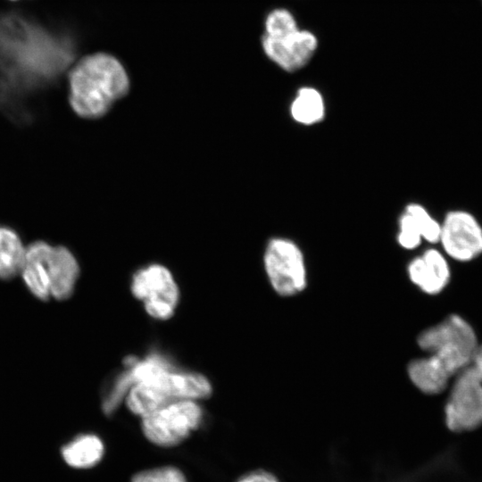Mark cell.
Segmentation results:
<instances>
[{
    "label": "cell",
    "instance_id": "obj_11",
    "mask_svg": "<svg viewBox=\"0 0 482 482\" xmlns=\"http://www.w3.org/2000/svg\"><path fill=\"white\" fill-rule=\"evenodd\" d=\"M411 281L424 293H440L450 279V268L445 257L436 249H427L412 259L407 268Z\"/></svg>",
    "mask_w": 482,
    "mask_h": 482
},
{
    "label": "cell",
    "instance_id": "obj_6",
    "mask_svg": "<svg viewBox=\"0 0 482 482\" xmlns=\"http://www.w3.org/2000/svg\"><path fill=\"white\" fill-rule=\"evenodd\" d=\"M203 417V410L195 400H180L143 417L141 428L152 444L160 447H173L198 428Z\"/></svg>",
    "mask_w": 482,
    "mask_h": 482
},
{
    "label": "cell",
    "instance_id": "obj_12",
    "mask_svg": "<svg viewBox=\"0 0 482 482\" xmlns=\"http://www.w3.org/2000/svg\"><path fill=\"white\" fill-rule=\"evenodd\" d=\"M104 446L96 435L84 434L77 436L62 449L67 464L77 469H87L96 465L103 458Z\"/></svg>",
    "mask_w": 482,
    "mask_h": 482
},
{
    "label": "cell",
    "instance_id": "obj_1",
    "mask_svg": "<svg viewBox=\"0 0 482 482\" xmlns=\"http://www.w3.org/2000/svg\"><path fill=\"white\" fill-rule=\"evenodd\" d=\"M417 343L429 355L412 361L411 375L421 389L434 395L470 362L478 346L472 327L455 314L422 331Z\"/></svg>",
    "mask_w": 482,
    "mask_h": 482
},
{
    "label": "cell",
    "instance_id": "obj_9",
    "mask_svg": "<svg viewBox=\"0 0 482 482\" xmlns=\"http://www.w3.org/2000/svg\"><path fill=\"white\" fill-rule=\"evenodd\" d=\"M439 242L451 258L470 261L482 253V227L471 213L451 211L441 223Z\"/></svg>",
    "mask_w": 482,
    "mask_h": 482
},
{
    "label": "cell",
    "instance_id": "obj_8",
    "mask_svg": "<svg viewBox=\"0 0 482 482\" xmlns=\"http://www.w3.org/2000/svg\"><path fill=\"white\" fill-rule=\"evenodd\" d=\"M130 289L144 303L146 312L164 320L172 316L179 303V291L170 271L161 264H151L135 272Z\"/></svg>",
    "mask_w": 482,
    "mask_h": 482
},
{
    "label": "cell",
    "instance_id": "obj_18",
    "mask_svg": "<svg viewBox=\"0 0 482 482\" xmlns=\"http://www.w3.org/2000/svg\"><path fill=\"white\" fill-rule=\"evenodd\" d=\"M400 231L397 235L398 244L404 249L411 250L422 241L420 229L414 218L405 212L400 219Z\"/></svg>",
    "mask_w": 482,
    "mask_h": 482
},
{
    "label": "cell",
    "instance_id": "obj_13",
    "mask_svg": "<svg viewBox=\"0 0 482 482\" xmlns=\"http://www.w3.org/2000/svg\"><path fill=\"white\" fill-rule=\"evenodd\" d=\"M25 248L19 235L0 225V278L11 279L21 274Z\"/></svg>",
    "mask_w": 482,
    "mask_h": 482
},
{
    "label": "cell",
    "instance_id": "obj_17",
    "mask_svg": "<svg viewBox=\"0 0 482 482\" xmlns=\"http://www.w3.org/2000/svg\"><path fill=\"white\" fill-rule=\"evenodd\" d=\"M130 482H187V478L179 468L162 466L136 473Z\"/></svg>",
    "mask_w": 482,
    "mask_h": 482
},
{
    "label": "cell",
    "instance_id": "obj_3",
    "mask_svg": "<svg viewBox=\"0 0 482 482\" xmlns=\"http://www.w3.org/2000/svg\"><path fill=\"white\" fill-rule=\"evenodd\" d=\"M79 274V263L66 247L44 241L26 246L21 275L29 291L38 299L69 298Z\"/></svg>",
    "mask_w": 482,
    "mask_h": 482
},
{
    "label": "cell",
    "instance_id": "obj_19",
    "mask_svg": "<svg viewBox=\"0 0 482 482\" xmlns=\"http://www.w3.org/2000/svg\"><path fill=\"white\" fill-rule=\"evenodd\" d=\"M236 482H278L277 478L265 470H254L240 477Z\"/></svg>",
    "mask_w": 482,
    "mask_h": 482
},
{
    "label": "cell",
    "instance_id": "obj_14",
    "mask_svg": "<svg viewBox=\"0 0 482 482\" xmlns=\"http://www.w3.org/2000/svg\"><path fill=\"white\" fill-rule=\"evenodd\" d=\"M292 118L303 125H313L320 121L325 115L324 101L315 88L302 87L290 107Z\"/></svg>",
    "mask_w": 482,
    "mask_h": 482
},
{
    "label": "cell",
    "instance_id": "obj_7",
    "mask_svg": "<svg viewBox=\"0 0 482 482\" xmlns=\"http://www.w3.org/2000/svg\"><path fill=\"white\" fill-rule=\"evenodd\" d=\"M264 267L271 287L281 296L295 295L306 287L303 254L289 239L277 237L268 243Z\"/></svg>",
    "mask_w": 482,
    "mask_h": 482
},
{
    "label": "cell",
    "instance_id": "obj_4",
    "mask_svg": "<svg viewBox=\"0 0 482 482\" xmlns=\"http://www.w3.org/2000/svg\"><path fill=\"white\" fill-rule=\"evenodd\" d=\"M212 391L210 381L202 374L170 368L134 384L127 393L126 404L143 418L176 401L206 398Z\"/></svg>",
    "mask_w": 482,
    "mask_h": 482
},
{
    "label": "cell",
    "instance_id": "obj_15",
    "mask_svg": "<svg viewBox=\"0 0 482 482\" xmlns=\"http://www.w3.org/2000/svg\"><path fill=\"white\" fill-rule=\"evenodd\" d=\"M416 220L422 236V239L435 244L439 242L441 224L435 220L429 212L419 204H410L406 211Z\"/></svg>",
    "mask_w": 482,
    "mask_h": 482
},
{
    "label": "cell",
    "instance_id": "obj_5",
    "mask_svg": "<svg viewBox=\"0 0 482 482\" xmlns=\"http://www.w3.org/2000/svg\"><path fill=\"white\" fill-rule=\"evenodd\" d=\"M445 412L446 425L454 432L472 430L482 424V349L456 375Z\"/></svg>",
    "mask_w": 482,
    "mask_h": 482
},
{
    "label": "cell",
    "instance_id": "obj_20",
    "mask_svg": "<svg viewBox=\"0 0 482 482\" xmlns=\"http://www.w3.org/2000/svg\"><path fill=\"white\" fill-rule=\"evenodd\" d=\"M482 1V0H481Z\"/></svg>",
    "mask_w": 482,
    "mask_h": 482
},
{
    "label": "cell",
    "instance_id": "obj_2",
    "mask_svg": "<svg viewBox=\"0 0 482 482\" xmlns=\"http://www.w3.org/2000/svg\"><path fill=\"white\" fill-rule=\"evenodd\" d=\"M69 101L84 119L104 115L129 87L128 74L115 57L96 53L81 58L70 71Z\"/></svg>",
    "mask_w": 482,
    "mask_h": 482
},
{
    "label": "cell",
    "instance_id": "obj_10",
    "mask_svg": "<svg viewBox=\"0 0 482 482\" xmlns=\"http://www.w3.org/2000/svg\"><path fill=\"white\" fill-rule=\"evenodd\" d=\"M262 46L270 59L282 69L294 71L311 59L317 47V39L312 33L298 29L283 37L264 34Z\"/></svg>",
    "mask_w": 482,
    "mask_h": 482
},
{
    "label": "cell",
    "instance_id": "obj_16",
    "mask_svg": "<svg viewBox=\"0 0 482 482\" xmlns=\"http://www.w3.org/2000/svg\"><path fill=\"white\" fill-rule=\"evenodd\" d=\"M265 35L273 37H287L298 30L293 15L285 9H276L267 17Z\"/></svg>",
    "mask_w": 482,
    "mask_h": 482
}]
</instances>
